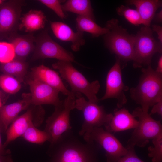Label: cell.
I'll use <instances>...</instances> for the list:
<instances>
[{
	"label": "cell",
	"mask_w": 162,
	"mask_h": 162,
	"mask_svg": "<svg viewBox=\"0 0 162 162\" xmlns=\"http://www.w3.org/2000/svg\"><path fill=\"white\" fill-rule=\"evenodd\" d=\"M47 153L50 158L47 162H99L94 141L83 143L71 130L50 144Z\"/></svg>",
	"instance_id": "cell-1"
},
{
	"label": "cell",
	"mask_w": 162,
	"mask_h": 162,
	"mask_svg": "<svg viewBox=\"0 0 162 162\" xmlns=\"http://www.w3.org/2000/svg\"><path fill=\"white\" fill-rule=\"evenodd\" d=\"M106 27L109 29L104 34L105 44L107 48L124 62L133 61L134 56L135 35L130 34L119 24L118 20H108Z\"/></svg>",
	"instance_id": "cell-3"
},
{
	"label": "cell",
	"mask_w": 162,
	"mask_h": 162,
	"mask_svg": "<svg viewBox=\"0 0 162 162\" xmlns=\"http://www.w3.org/2000/svg\"><path fill=\"white\" fill-rule=\"evenodd\" d=\"M74 94L77 98L75 109L82 112L84 118L82 128L79 132L80 135H87L94 128L105 127L110 122L113 115L107 113L103 106L99 105L98 102L86 100L80 93Z\"/></svg>",
	"instance_id": "cell-5"
},
{
	"label": "cell",
	"mask_w": 162,
	"mask_h": 162,
	"mask_svg": "<svg viewBox=\"0 0 162 162\" xmlns=\"http://www.w3.org/2000/svg\"><path fill=\"white\" fill-rule=\"evenodd\" d=\"M3 101L1 97H0V109L3 106Z\"/></svg>",
	"instance_id": "cell-38"
},
{
	"label": "cell",
	"mask_w": 162,
	"mask_h": 162,
	"mask_svg": "<svg viewBox=\"0 0 162 162\" xmlns=\"http://www.w3.org/2000/svg\"><path fill=\"white\" fill-rule=\"evenodd\" d=\"M64 12H69L95 21L93 9L89 0H68L62 5Z\"/></svg>",
	"instance_id": "cell-22"
},
{
	"label": "cell",
	"mask_w": 162,
	"mask_h": 162,
	"mask_svg": "<svg viewBox=\"0 0 162 162\" xmlns=\"http://www.w3.org/2000/svg\"><path fill=\"white\" fill-rule=\"evenodd\" d=\"M34 59L53 58L76 63L72 52L65 49L54 41L49 35L48 30L43 31L35 38Z\"/></svg>",
	"instance_id": "cell-10"
},
{
	"label": "cell",
	"mask_w": 162,
	"mask_h": 162,
	"mask_svg": "<svg viewBox=\"0 0 162 162\" xmlns=\"http://www.w3.org/2000/svg\"><path fill=\"white\" fill-rule=\"evenodd\" d=\"M127 2L134 5L139 12L145 26L150 27L157 9L162 6V2L160 0H130Z\"/></svg>",
	"instance_id": "cell-20"
},
{
	"label": "cell",
	"mask_w": 162,
	"mask_h": 162,
	"mask_svg": "<svg viewBox=\"0 0 162 162\" xmlns=\"http://www.w3.org/2000/svg\"><path fill=\"white\" fill-rule=\"evenodd\" d=\"M1 132L2 131L0 125V154L3 155H7L10 154V150L9 149H6V148H5L3 146V144L2 143L0 135Z\"/></svg>",
	"instance_id": "cell-34"
},
{
	"label": "cell",
	"mask_w": 162,
	"mask_h": 162,
	"mask_svg": "<svg viewBox=\"0 0 162 162\" xmlns=\"http://www.w3.org/2000/svg\"><path fill=\"white\" fill-rule=\"evenodd\" d=\"M22 136L27 141L36 144H42L46 141L49 142L50 140L46 132L38 129L33 123L29 126Z\"/></svg>",
	"instance_id": "cell-25"
},
{
	"label": "cell",
	"mask_w": 162,
	"mask_h": 162,
	"mask_svg": "<svg viewBox=\"0 0 162 162\" xmlns=\"http://www.w3.org/2000/svg\"><path fill=\"white\" fill-rule=\"evenodd\" d=\"M141 70L139 84L130 89V96L143 111L148 112L150 107L162 99V74L157 73L151 65Z\"/></svg>",
	"instance_id": "cell-2"
},
{
	"label": "cell",
	"mask_w": 162,
	"mask_h": 162,
	"mask_svg": "<svg viewBox=\"0 0 162 162\" xmlns=\"http://www.w3.org/2000/svg\"><path fill=\"white\" fill-rule=\"evenodd\" d=\"M14 48L16 58L25 61V59L34 49L35 38L29 33L24 35H15L10 38Z\"/></svg>",
	"instance_id": "cell-21"
},
{
	"label": "cell",
	"mask_w": 162,
	"mask_h": 162,
	"mask_svg": "<svg viewBox=\"0 0 162 162\" xmlns=\"http://www.w3.org/2000/svg\"><path fill=\"white\" fill-rule=\"evenodd\" d=\"M149 114H152L158 113L161 116H162V99L154 104Z\"/></svg>",
	"instance_id": "cell-32"
},
{
	"label": "cell",
	"mask_w": 162,
	"mask_h": 162,
	"mask_svg": "<svg viewBox=\"0 0 162 162\" xmlns=\"http://www.w3.org/2000/svg\"><path fill=\"white\" fill-rule=\"evenodd\" d=\"M155 71L160 74H162V56L160 57L158 62V65Z\"/></svg>",
	"instance_id": "cell-36"
},
{
	"label": "cell",
	"mask_w": 162,
	"mask_h": 162,
	"mask_svg": "<svg viewBox=\"0 0 162 162\" xmlns=\"http://www.w3.org/2000/svg\"><path fill=\"white\" fill-rule=\"evenodd\" d=\"M132 114L138 119L139 123L134 128L127 142L126 147L145 146L149 141L162 134L160 120L153 119L148 112L143 111L140 107L136 108Z\"/></svg>",
	"instance_id": "cell-6"
},
{
	"label": "cell",
	"mask_w": 162,
	"mask_h": 162,
	"mask_svg": "<svg viewBox=\"0 0 162 162\" xmlns=\"http://www.w3.org/2000/svg\"><path fill=\"white\" fill-rule=\"evenodd\" d=\"M152 31L156 32L158 35L159 42L162 44V28L158 25H153L152 26Z\"/></svg>",
	"instance_id": "cell-33"
},
{
	"label": "cell",
	"mask_w": 162,
	"mask_h": 162,
	"mask_svg": "<svg viewBox=\"0 0 162 162\" xmlns=\"http://www.w3.org/2000/svg\"><path fill=\"white\" fill-rule=\"evenodd\" d=\"M162 51V44L154 39L150 27H142L135 35L133 67L141 68L151 65L154 55Z\"/></svg>",
	"instance_id": "cell-7"
},
{
	"label": "cell",
	"mask_w": 162,
	"mask_h": 162,
	"mask_svg": "<svg viewBox=\"0 0 162 162\" xmlns=\"http://www.w3.org/2000/svg\"><path fill=\"white\" fill-rule=\"evenodd\" d=\"M34 117L33 108L29 107L26 112L14 120L5 132L6 140L3 144L5 148L11 142L22 136L29 126L33 124Z\"/></svg>",
	"instance_id": "cell-17"
},
{
	"label": "cell",
	"mask_w": 162,
	"mask_h": 162,
	"mask_svg": "<svg viewBox=\"0 0 162 162\" xmlns=\"http://www.w3.org/2000/svg\"><path fill=\"white\" fill-rule=\"evenodd\" d=\"M117 14L124 16L129 22L136 26L142 24L140 15L136 9L129 8L123 5L118 7L116 9Z\"/></svg>",
	"instance_id": "cell-27"
},
{
	"label": "cell",
	"mask_w": 162,
	"mask_h": 162,
	"mask_svg": "<svg viewBox=\"0 0 162 162\" xmlns=\"http://www.w3.org/2000/svg\"><path fill=\"white\" fill-rule=\"evenodd\" d=\"M52 67L58 70L61 76L68 83L72 92L83 94L89 101L99 103L100 100L97 94L100 85L98 80L90 82L69 61H58L53 63Z\"/></svg>",
	"instance_id": "cell-4"
},
{
	"label": "cell",
	"mask_w": 162,
	"mask_h": 162,
	"mask_svg": "<svg viewBox=\"0 0 162 162\" xmlns=\"http://www.w3.org/2000/svg\"><path fill=\"white\" fill-rule=\"evenodd\" d=\"M138 123V120L128 110L116 109L111 121L105 127V130L111 133H115L134 129Z\"/></svg>",
	"instance_id": "cell-18"
},
{
	"label": "cell",
	"mask_w": 162,
	"mask_h": 162,
	"mask_svg": "<svg viewBox=\"0 0 162 162\" xmlns=\"http://www.w3.org/2000/svg\"><path fill=\"white\" fill-rule=\"evenodd\" d=\"M0 87L7 93L14 94L20 90L21 86L20 82L14 77L3 74L0 76Z\"/></svg>",
	"instance_id": "cell-26"
},
{
	"label": "cell",
	"mask_w": 162,
	"mask_h": 162,
	"mask_svg": "<svg viewBox=\"0 0 162 162\" xmlns=\"http://www.w3.org/2000/svg\"><path fill=\"white\" fill-rule=\"evenodd\" d=\"M13 46L11 43L0 42V63L9 62L15 58Z\"/></svg>",
	"instance_id": "cell-29"
},
{
	"label": "cell",
	"mask_w": 162,
	"mask_h": 162,
	"mask_svg": "<svg viewBox=\"0 0 162 162\" xmlns=\"http://www.w3.org/2000/svg\"><path fill=\"white\" fill-rule=\"evenodd\" d=\"M31 104L30 93H24L17 102L3 105L0 109V125L2 132H6L9 125L22 111L27 110Z\"/></svg>",
	"instance_id": "cell-14"
},
{
	"label": "cell",
	"mask_w": 162,
	"mask_h": 162,
	"mask_svg": "<svg viewBox=\"0 0 162 162\" xmlns=\"http://www.w3.org/2000/svg\"><path fill=\"white\" fill-rule=\"evenodd\" d=\"M24 4L22 1L10 0L0 4V35L10 37L15 34Z\"/></svg>",
	"instance_id": "cell-12"
},
{
	"label": "cell",
	"mask_w": 162,
	"mask_h": 162,
	"mask_svg": "<svg viewBox=\"0 0 162 162\" xmlns=\"http://www.w3.org/2000/svg\"><path fill=\"white\" fill-rule=\"evenodd\" d=\"M18 28L26 32L43 29L47 20L44 13L40 10L32 9L20 17Z\"/></svg>",
	"instance_id": "cell-19"
},
{
	"label": "cell",
	"mask_w": 162,
	"mask_h": 162,
	"mask_svg": "<svg viewBox=\"0 0 162 162\" xmlns=\"http://www.w3.org/2000/svg\"><path fill=\"white\" fill-rule=\"evenodd\" d=\"M0 162H13L12 155L10 154L7 155L0 154Z\"/></svg>",
	"instance_id": "cell-35"
},
{
	"label": "cell",
	"mask_w": 162,
	"mask_h": 162,
	"mask_svg": "<svg viewBox=\"0 0 162 162\" xmlns=\"http://www.w3.org/2000/svg\"><path fill=\"white\" fill-rule=\"evenodd\" d=\"M32 78L37 79L58 90L63 94L68 96L74 94L64 84L58 73L41 65L32 69Z\"/></svg>",
	"instance_id": "cell-16"
},
{
	"label": "cell",
	"mask_w": 162,
	"mask_h": 162,
	"mask_svg": "<svg viewBox=\"0 0 162 162\" xmlns=\"http://www.w3.org/2000/svg\"><path fill=\"white\" fill-rule=\"evenodd\" d=\"M38 1L52 10L61 19L63 20L66 18V16L61 4V3H64L65 0H39Z\"/></svg>",
	"instance_id": "cell-30"
},
{
	"label": "cell",
	"mask_w": 162,
	"mask_h": 162,
	"mask_svg": "<svg viewBox=\"0 0 162 162\" xmlns=\"http://www.w3.org/2000/svg\"><path fill=\"white\" fill-rule=\"evenodd\" d=\"M154 16L156 21L158 22H161L162 21V10H160L159 13L154 15Z\"/></svg>",
	"instance_id": "cell-37"
},
{
	"label": "cell",
	"mask_w": 162,
	"mask_h": 162,
	"mask_svg": "<svg viewBox=\"0 0 162 162\" xmlns=\"http://www.w3.org/2000/svg\"><path fill=\"white\" fill-rule=\"evenodd\" d=\"M75 99L74 94L67 96L63 105L55 107L54 112L46 119L44 130L50 137V144L55 142L64 133L71 129L70 115V111L75 109Z\"/></svg>",
	"instance_id": "cell-8"
},
{
	"label": "cell",
	"mask_w": 162,
	"mask_h": 162,
	"mask_svg": "<svg viewBox=\"0 0 162 162\" xmlns=\"http://www.w3.org/2000/svg\"><path fill=\"white\" fill-rule=\"evenodd\" d=\"M152 140L154 146L148 148V156L152 162H162V134Z\"/></svg>",
	"instance_id": "cell-28"
},
{
	"label": "cell",
	"mask_w": 162,
	"mask_h": 162,
	"mask_svg": "<svg viewBox=\"0 0 162 162\" xmlns=\"http://www.w3.org/2000/svg\"><path fill=\"white\" fill-rule=\"evenodd\" d=\"M83 137L85 141H95L103 147L105 152L106 162H116L128 152L126 147L112 133L102 127L94 128L90 133Z\"/></svg>",
	"instance_id": "cell-9"
},
{
	"label": "cell",
	"mask_w": 162,
	"mask_h": 162,
	"mask_svg": "<svg viewBox=\"0 0 162 162\" xmlns=\"http://www.w3.org/2000/svg\"><path fill=\"white\" fill-rule=\"evenodd\" d=\"M76 22L77 31L89 33L94 37H98L104 35L109 31L106 27H102L94 21L84 16H78L76 18Z\"/></svg>",
	"instance_id": "cell-24"
},
{
	"label": "cell",
	"mask_w": 162,
	"mask_h": 162,
	"mask_svg": "<svg viewBox=\"0 0 162 162\" xmlns=\"http://www.w3.org/2000/svg\"><path fill=\"white\" fill-rule=\"evenodd\" d=\"M134 147H126L128 151L127 153L116 162H145L137 156Z\"/></svg>",
	"instance_id": "cell-31"
},
{
	"label": "cell",
	"mask_w": 162,
	"mask_h": 162,
	"mask_svg": "<svg viewBox=\"0 0 162 162\" xmlns=\"http://www.w3.org/2000/svg\"><path fill=\"white\" fill-rule=\"evenodd\" d=\"M27 83L30 91L31 105L51 104L55 107L63 105V101L59 98L60 92L58 90L34 78L28 80Z\"/></svg>",
	"instance_id": "cell-13"
},
{
	"label": "cell",
	"mask_w": 162,
	"mask_h": 162,
	"mask_svg": "<svg viewBox=\"0 0 162 162\" xmlns=\"http://www.w3.org/2000/svg\"><path fill=\"white\" fill-rule=\"evenodd\" d=\"M121 62L117 59L114 64L108 72L106 79V89L104 95L100 100L114 98L117 100V106L121 108L126 104L127 99L124 92L129 89L123 81Z\"/></svg>",
	"instance_id": "cell-11"
},
{
	"label": "cell",
	"mask_w": 162,
	"mask_h": 162,
	"mask_svg": "<svg viewBox=\"0 0 162 162\" xmlns=\"http://www.w3.org/2000/svg\"><path fill=\"white\" fill-rule=\"evenodd\" d=\"M28 67V64L25 61L14 58L9 62L1 63L0 70L3 74L14 77L21 82L27 73Z\"/></svg>",
	"instance_id": "cell-23"
},
{
	"label": "cell",
	"mask_w": 162,
	"mask_h": 162,
	"mask_svg": "<svg viewBox=\"0 0 162 162\" xmlns=\"http://www.w3.org/2000/svg\"><path fill=\"white\" fill-rule=\"evenodd\" d=\"M51 28L55 36L59 39L71 43V47L75 52L79 51L86 43L83 33L74 32L66 23L61 22H51Z\"/></svg>",
	"instance_id": "cell-15"
},
{
	"label": "cell",
	"mask_w": 162,
	"mask_h": 162,
	"mask_svg": "<svg viewBox=\"0 0 162 162\" xmlns=\"http://www.w3.org/2000/svg\"><path fill=\"white\" fill-rule=\"evenodd\" d=\"M1 95H2L1 92L0 91V97H1Z\"/></svg>",
	"instance_id": "cell-39"
}]
</instances>
